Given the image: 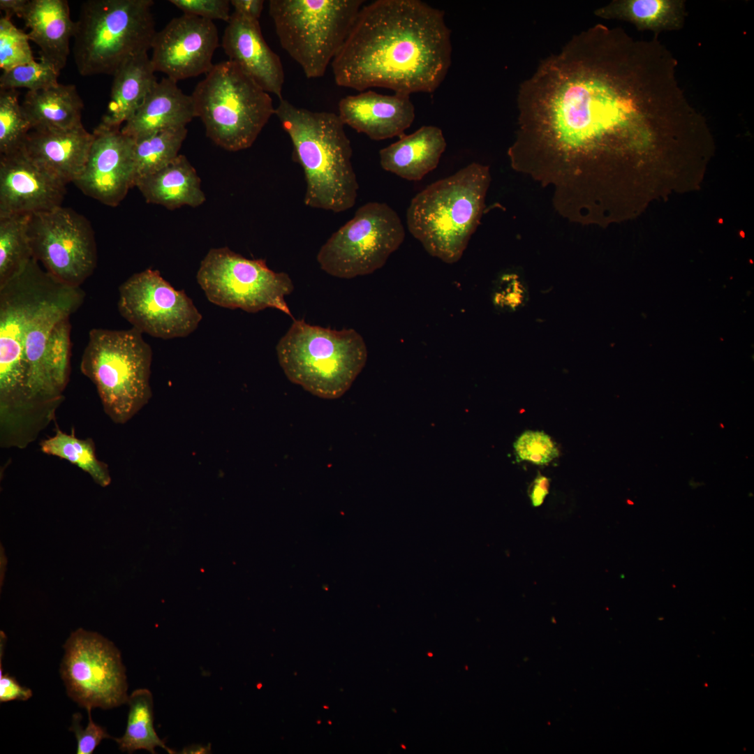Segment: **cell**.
Here are the masks:
<instances>
[{"mask_svg":"<svg viewBox=\"0 0 754 754\" xmlns=\"http://www.w3.org/2000/svg\"><path fill=\"white\" fill-rule=\"evenodd\" d=\"M86 709L89 717L87 726L83 728L80 725L82 716L76 713L73 716L72 725L69 728L74 733L77 740L76 753L77 754H91L102 740L110 738L104 727L94 722L91 715L92 709Z\"/></svg>","mask_w":754,"mask_h":754,"instance_id":"ab89813d","label":"cell"},{"mask_svg":"<svg viewBox=\"0 0 754 754\" xmlns=\"http://www.w3.org/2000/svg\"><path fill=\"white\" fill-rule=\"evenodd\" d=\"M170 2L184 14L211 21L219 20L228 22L231 15L228 0H170Z\"/></svg>","mask_w":754,"mask_h":754,"instance_id":"f35d334b","label":"cell"},{"mask_svg":"<svg viewBox=\"0 0 754 754\" xmlns=\"http://www.w3.org/2000/svg\"><path fill=\"white\" fill-rule=\"evenodd\" d=\"M155 72L147 52L124 62L113 75L110 101L100 124L121 128L157 82Z\"/></svg>","mask_w":754,"mask_h":754,"instance_id":"4316f807","label":"cell"},{"mask_svg":"<svg viewBox=\"0 0 754 754\" xmlns=\"http://www.w3.org/2000/svg\"><path fill=\"white\" fill-rule=\"evenodd\" d=\"M549 479L538 473L532 482L528 495L533 507L540 506L549 494Z\"/></svg>","mask_w":754,"mask_h":754,"instance_id":"7bdbcfd3","label":"cell"},{"mask_svg":"<svg viewBox=\"0 0 754 754\" xmlns=\"http://www.w3.org/2000/svg\"><path fill=\"white\" fill-rule=\"evenodd\" d=\"M59 282L33 257L0 287V395L15 398L27 391L24 336L35 309Z\"/></svg>","mask_w":754,"mask_h":754,"instance_id":"5bb4252c","label":"cell"},{"mask_svg":"<svg viewBox=\"0 0 754 754\" xmlns=\"http://www.w3.org/2000/svg\"><path fill=\"white\" fill-rule=\"evenodd\" d=\"M676 64L658 41L620 28L597 24L573 36L519 87L512 167L576 200L584 170L631 150L644 120L692 108Z\"/></svg>","mask_w":754,"mask_h":754,"instance_id":"6da1fadb","label":"cell"},{"mask_svg":"<svg viewBox=\"0 0 754 754\" xmlns=\"http://www.w3.org/2000/svg\"><path fill=\"white\" fill-rule=\"evenodd\" d=\"M29 40L40 50V59L59 73L65 67L75 22L66 0H29L22 16Z\"/></svg>","mask_w":754,"mask_h":754,"instance_id":"603a6c76","label":"cell"},{"mask_svg":"<svg viewBox=\"0 0 754 754\" xmlns=\"http://www.w3.org/2000/svg\"><path fill=\"white\" fill-rule=\"evenodd\" d=\"M219 45L213 21L183 14L172 19L154 36L150 57L155 71L178 82L207 74Z\"/></svg>","mask_w":754,"mask_h":754,"instance_id":"e0dca14e","label":"cell"},{"mask_svg":"<svg viewBox=\"0 0 754 754\" xmlns=\"http://www.w3.org/2000/svg\"><path fill=\"white\" fill-rule=\"evenodd\" d=\"M59 73L47 61L35 59L3 71L0 77V89L24 88L31 91L47 89L59 84Z\"/></svg>","mask_w":754,"mask_h":754,"instance_id":"d590c367","label":"cell"},{"mask_svg":"<svg viewBox=\"0 0 754 754\" xmlns=\"http://www.w3.org/2000/svg\"><path fill=\"white\" fill-rule=\"evenodd\" d=\"M135 186L147 202L170 210L183 206L196 207L206 199L195 169L182 154L159 170L138 180Z\"/></svg>","mask_w":754,"mask_h":754,"instance_id":"484cf974","label":"cell"},{"mask_svg":"<svg viewBox=\"0 0 754 754\" xmlns=\"http://www.w3.org/2000/svg\"><path fill=\"white\" fill-rule=\"evenodd\" d=\"M445 13L420 0H377L362 6L331 66L336 84L434 92L452 60Z\"/></svg>","mask_w":754,"mask_h":754,"instance_id":"7a4b0ae2","label":"cell"},{"mask_svg":"<svg viewBox=\"0 0 754 754\" xmlns=\"http://www.w3.org/2000/svg\"><path fill=\"white\" fill-rule=\"evenodd\" d=\"M121 128L99 124L84 168L74 184L87 195L110 207L117 206L134 187V140Z\"/></svg>","mask_w":754,"mask_h":754,"instance_id":"ac0fdd59","label":"cell"},{"mask_svg":"<svg viewBox=\"0 0 754 754\" xmlns=\"http://www.w3.org/2000/svg\"><path fill=\"white\" fill-rule=\"evenodd\" d=\"M70 316L59 320L52 330L43 360L47 398L56 411L64 400V392L71 372Z\"/></svg>","mask_w":754,"mask_h":754,"instance_id":"4dcf8cb0","label":"cell"},{"mask_svg":"<svg viewBox=\"0 0 754 754\" xmlns=\"http://www.w3.org/2000/svg\"><path fill=\"white\" fill-rule=\"evenodd\" d=\"M404 238L398 214L386 203L369 202L331 235L317 261L322 270L337 278L370 274L386 263Z\"/></svg>","mask_w":754,"mask_h":754,"instance_id":"8fae6325","label":"cell"},{"mask_svg":"<svg viewBox=\"0 0 754 754\" xmlns=\"http://www.w3.org/2000/svg\"><path fill=\"white\" fill-rule=\"evenodd\" d=\"M276 350L290 381L327 399L339 398L350 387L368 355L364 339L354 329L336 330L304 319L293 320Z\"/></svg>","mask_w":754,"mask_h":754,"instance_id":"5b68a950","label":"cell"},{"mask_svg":"<svg viewBox=\"0 0 754 754\" xmlns=\"http://www.w3.org/2000/svg\"><path fill=\"white\" fill-rule=\"evenodd\" d=\"M517 461H528L537 465L547 464L559 456V450L551 437L542 431H524L514 443Z\"/></svg>","mask_w":754,"mask_h":754,"instance_id":"74e56055","label":"cell"},{"mask_svg":"<svg viewBox=\"0 0 754 754\" xmlns=\"http://www.w3.org/2000/svg\"><path fill=\"white\" fill-rule=\"evenodd\" d=\"M66 184L44 170L22 147L0 157V216L31 215L62 206Z\"/></svg>","mask_w":754,"mask_h":754,"instance_id":"d6986e66","label":"cell"},{"mask_svg":"<svg viewBox=\"0 0 754 754\" xmlns=\"http://www.w3.org/2000/svg\"><path fill=\"white\" fill-rule=\"evenodd\" d=\"M29 218L28 214L0 216V287L33 258L28 235Z\"/></svg>","mask_w":754,"mask_h":754,"instance_id":"836d02e7","label":"cell"},{"mask_svg":"<svg viewBox=\"0 0 754 754\" xmlns=\"http://www.w3.org/2000/svg\"><path fill=\"white\" fill-rule=\"evenodd\" d=\"M61 677L68 696L81 707L112 709L127 703L121 653L101 635L79 628L64 645Z\"/></svg>","mask_w":754,"mask_h":754,"instance_id":"7c38bea8","label":"cell"},{"mask_svg":"<svg viewBox=\"0 0 754 754\" xmlns=\"http://www.w3.org/2000/svg\"><path fill=\"white\" fill-rule=\"evenodd\" d=\"M17 89L0 90V153L6 154L20 149L32 130Z\"/></svg>","mask_w":754,"mask_h":754,"instance_id":"e575fe53","label":"cell"},{"mask_svg":"<svg viewBox=\"0 0 754 754\" xmlns=\"http://www.w3.org/2000/svg\"><path fill=\"white\" fill-rule=\"evenodd\" d=\"M187 132L186 126L175 127L134 140L135 186L138 180L163 168L179 156Z\"/></svg>","mask_w":754,"mask_h":754,"instance_id":"1f68e13d","label":"cell"},{"mask_svg":"<svg viewBox=\"0 0 754 754\" xmlns=\"http://www.w3.org/2000/svg\"><path fill=\"white\" fill-rule=\"evenodd\" d=\"M41 451L47 454L67 460L88 473L101 487L110 484L111 478L107 464L98 459L91 438L80 439L74 434H68L57 427L54 436L43 440Z\"/></svg>","mask_w":754,"mask_h":754,"instance_id":"d6a6232c","label":"cell"},{"mask_svg":"<svg viewBox=\"0 0 754 754\" xmlns=\"http://www.w3.org/2000/svg\"><path fill=\"white\" fill-rule=\"evenodd\" d=\"M32 696L30 688L22 686L8 674H3L0 670V702L13 700L25 701Z\"/></svg>","mask_w":754,"mask_h":754,"instance_id":"60d3db41","label":"cell"},{"mask_svg":"<svg viewBox=\"0 0 754 754\" xmlns=\"http://www.w3.org/2000/svg\"><path fill=\"white\" fill-rule=\"evenodd\" d=\"M339 116L345 125L374 140L400 137L415 119L410 95L369 90L341 98Z\"/></svg>","mask_w":754,"mask_h":754,"instance_id":"44dd1931","label":"cell"},{"mask_svg":"<svg viewBox=\"0 0 754 754\" xmlns=\"http://www.w3.org/2000/svg\"><path fill=\"white\" fill-rule=\"evenodd\" d=\"M274 114L293 145V158L303 169L305 205L335 213L352 208L359 188L353 149L338 114L316 112L279 100Z\"/></svg>","mask_w":754,"mask_h":754,"instance_id":"3957f363","label":"cell"},{"mask_svg":"<svg viewBox=\"0 0 754 754\" xmlns=\"http://www.w3.org/2000/svg\"><path fill=\"white\" fill-rule=\"evenodd\" d=\"M594 13L601 18L630 22L641 31L659 32L681 28L686 9L681 0H614Z\"/></svg>","mask_w":754,"mask_h":754,"instance_id":"f1b7e54d","label":"cell"},{"mask_svg":"<svg viewBox=\"0 0 754 754\" xmlns=\"http://www.w3.org/2000/svg\"><path fill=\"white\" fill-rule=\"evenodd\" d=\"M127 704L129 711L125 732L120 738H114L119 749L128 753L146 750L154 754L156 748L161 747L170 754L176 753L166 746L155 730L151 693L146 688L137 689L128 696Z\"/></svg>","mask_w":754,"mask_h":754,"instance_id":"f546056e","label":"cell"},{"mask_svg":"<svg viewBox=\"0 0 754 754\" xmlns=\"http://www.w3.org/2000/svg\"><path fill=\"white\" fill-rule=\"evenodd\" d=\"M84 293L80 287L57 282L31 314L24 336L27 397L37 426L43 430L54 419L48 403L43 376V360L50 332L62 318L81 306Z\"/></svg>","mask_w":754,"mask_h":754,"instance_id":"2e32d148","label":"cell"},{"mask_svg":"<svg viewBox=\"0 0 754 754\" xmlns=\"http://www.w3.org/2000/svg\"><path fill=\"white\" fill-rule=\"evenodd\" d=\"M33 257L57 281L80 287L94 272L97 250L93 229L82 215L58 207L30 215Z\"/></svg>","mask_w":754,"mask_h":754,"instance_id":"4fadbf2b","label":"cell"},{"mask_svg":"<svg viewBox=\"0 0 754 754\" xmlns=\"http://www.w3.org/2000/svg\"><path fill=\"white\" fill-rule=\"evenodd\" d=\"M118 309L132 327L163 339L186 337L202 316L184 290H177L158 270L133 274L119 288Z\"/></svg>","mask_w":754,"mask_h":754,"instance_id":"9a60e30c","label":"cell"},{"mask_svg":"<svg viewBox=\"0 0 754 754\" xmlns=\"http://www.w3.org/2000/svg\"><path fill=\"white\" fill-rule=\"evenodd\" d=\"M446 145L441 128L423 126L380 149V163L386 171L407 180L418 181L437 167Z\"/></svg>","mask_w":754,"mask_h":754,"instance_id":"d4e9b609","label":"cell"},{"mask_svg":"<svg viewBox=\"0 0 754 754\" xmlns=\"http://www.w3.org/2000/svg\"><path fill=\"white\" fill-rule=\"evenodd\" d=\"M152 0H87L80 6L73 53L81 75H113L130 58L151 49Z\"/></svg>","mask_w":754,"mask_h":754,"instance_id":"8992f818","label":"cell"},{"mask_svg":"<svg viewBox=\"0 0 754 754\" xmlns=\"http://www.w3.org/2000/svg\"><path fill=\"white\" fill-rule=\"evenodd\" d=\"M32 130L69 129L82 125L83 102L74 84L28 91L21 103Z\"/></svg>","mask_w":754,"mask_h":754,"instance_id":"83f0119b","label":"cell"},{"mask_svg":"<svg viewBox=\"0 0 754 754\" xmlns=\"http://www.w3.org/2000/svg\"><path fill=\"white\" fill-rule=\"evenodd\" d=\"M228 60L235 62L263 90L283 98L284 71L280 57L265 40L259 21L233 12L221 42Z\"/></svg>","mask_w":754,"mask_h":754,"instance_id":"ffe728a7","label":"cell"},{"mask_svg":"<svg viewBox=\"0 0 754 754\" xmlns=\"http://www.w3.org/2000/svg\"><path fill=\"white\" fill-rule=\"evenodd\" d=\"M29 0H1L0 8L5 15L11 18L17 15L22 18Z\"/></svg>","mask_w":754,"mask_h":754,"instance_id":"ee69618b","label":"cell"},{"mask_svg":"<svg viewBox=\"0 0 754 754\" xmlns=\"http://www.w3.org/2000/svg\"><path fill=\"white\" fill-rule=\"evenodd\" d=\"M83 125L69 129L31 130L22 149L36 163L67 184L82 172L93 142Z\"/></svg>","mask_w":754,"mask_h":754,"instance_id":"7402d4cb","label":"cell"},{"mask_svg":"<svg viewBox=\"0 0 754 754\" xmlns=\"http://www.w3.org/2000/svg\"><path fill=\"white\" fill-rule=\"evenodd\" d=\"M196 279L207 300L217 306L249 313L272 308L295 319L285 300L294 290L290 277L270 269L265 260L246 258L228 247L211 249Z\"/></svg>","mask_w":754,"mask_h":754,"instance_id":"30bf717a","label":"cell"},{"mask_svg":"<svg viewBox=\"0 0 754 754\" xmlns=\"http://www.w3.org/2000/svg\"><path fill=\"white\" fill-rule=\"evenodd\" d=\"M362 0H270L282 48L307 78L323 77L342 47Z\"/></svg>","mask_w":754,"mask_h":754,"instance_id":"9c48e42d","label":"cell"},{"mask_svg":"<svg viewBox=\"0 0 754 754\" xmlns=\"http://www.w3.org/2000/svg\"><path fill=\"white\" fill-rule=\"evenodd\" d=\"M151 361V348L135 328L90 330L80 370L113 422H127L149 402Z\"/></svg>","mask_w":754,"mask_h":754,"instance_id":"52a82bcc","label":"cell"},{"mask_svg":"<svg viewBox=\"0 0 754 754\" xmlns=\"http://www.w3.org/2000/svg\"><path fill=\"white\" fill-rule=\"evenodd\" d=\"M490 181L489 167L472 163L432 183L410 202V233L429 255L458 262L480 223Z\"/></svg>","mask_w":754,"mask_h":754,"instance_id":"277c9868","label":"cell"},{"mask_svg":"<svg viewBox=\"0 0 754 754\" xmlns=\"http://www.w3.org/2000/svg\"><path fill=\"white\" fill-rule=\"evenodd\" d=\"M191 96L207 136L230 151L251 147L275 112L269 94L230 60L214 64Z\"/></svg>","mask_w":754,"mask_h":754,"instance_id":"ba28073f","label":"cell"},{"mask_svg":"<svg viewBox=\"0 0 754 754\" xmlns=\"http://www.w3.org/2000/svg\"><path fill=\"white\" fill-rule=\"evenodd\" d=\"M194 117L191 96L166 77L157 81L121 131L137 140L165 129L186 126Z\"/></svg>","mask_w":754,"mask_h":754,"instance_id":"cb8c5ba5","label":"cell"},{"mask_svg":"<svg viewBox=\"0 0 754 754\" xmlns=\"http://www.w3.org/2000/svg\"><path fill=\"white\" fill-rule=\"evenodd\" d=\"M230 4L234 8V12L240 16L250 20L259 21L263 9L264 1L231 0Z\"/></svg>","mask_w":754,"mask_h":754,"instance_id":"b9f144b4","label":"cell"},{"mask_svg":"<svg viewBox=\"0 0 754 754\" xmlns=\"http://www.w3.org/2000/svg\"><path fill=\"white\" fill-rule=\"evenodd\" d=\"M212 751L211 744L207 745L202 744H192L188 746H185L180 753L183 754H207L210 753Z\"/></svg>","mask_w":754,"mask_h":754,"instance_id":"f6af8a7d","label":"cell"},{"mask_svg":"<svg viewBox=\"0 0 754 754\" xmlns=\"http://www.w3.org/2000/svg\"><path fill=\"white\" fill-rule=\"evenodd\" d=\"M28 34L6 15L0 19V67L3 71L35 60Z\"/></svg>","mask_w":754,"mask_h":754,"instance_id":"8d00e7d4","label":"cell"}]
</instances>
